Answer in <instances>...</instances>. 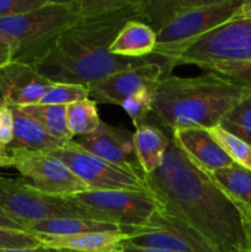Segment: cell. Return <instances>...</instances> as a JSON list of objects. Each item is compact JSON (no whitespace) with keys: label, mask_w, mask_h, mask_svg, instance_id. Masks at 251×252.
<instances>
[{"label":"cell","mask_w":251,"mask_h":252,"mask_svg":"<svg viewBox=\"0 0 251 252\" xmlns=\"http://www.w3.org/2000/svg\"><path fill=\"white\" fill-rule=\"evenodd\" d=\"M171 134L187 158L207 174L235 164L204 128L175 129Z\"/></svg>","instance_id":"obj_15"},{"label":"cell","mask_w":251,"mask_h":252,"mask_svg":"<svg viewBox=\"0 0 251 252\" xmlns=\"http://www.w3.org/2000/svg\"><path fill=\"white\" fill-rule=\"evenodd\" d=\"M127 240L138 246L170 252H218L196 230L160 208L145 225L126 230Z\"/></svg>","instance_id":"obj_11"},{"label":"cell","mask_w":251,"mask_h":252,"mask_svg":"<svg viewBox=\"0 0 251 252\" xmlns=\"http://www.w3.org/2000/svg\"><path fill=\"white\" fill-rule=\"evenodd\" d=\"M80 19H93L122 11L137 0H78Z\"/></svg>","instance_id":"obj_28"},{"label":"cell","mask_w":251,"mask_h":252,"mask_svg":"<svg viewBox=\"0 0 251 252\" xmlns=\"http://www.w3.org/2000/svg\"><path fill=\"white\" fill-rule=\"evenodd\" d=\"M251 97V86L214 71L198 76L161 78L152 112L170 130L218 126L239 103Z\"/></svg>","instance_id":"obj_3"},{"label":"cell","mask_w":251,"mask_h":252,"mask_svg":"<svg viewBox=\"0 0 251 252\" xmlns=\"http://www.w3.org/2000/svg\"><path fill=\"white\" fill-rule=\"evenodd\" d=\"M66 122L74 137L95 132L101 123L95 101L85 98L66 106Z\"/></svg>","instance_id":"obj_23"},{"label":"cell","mask_w":251,"mask_h":252,"mask_svg":"<svg viewBox=\"0 0 251 252\" xmlns=\"http://www.w3.org/2000/svg\"><path fill=\"white\" fill-rule=\"evenodd\" d=\"M80 20L78 0L49 2L29 14L0 20V30L17 39L14 61L36 66L46 58L62 34Z\"/></svg>","instance_id":"obj_5"},{"label":"cell","mask_w":251,"mask_h":252,"mask_svg":"<svg viewBox=\"0 0 251 252\" xmlns=\"http://www.w3.org/2000/svg\"><path fill=\"white\" fill-rule=\"evenodd\" d=\"M81 148L110 164L143 177L134 148V134L120 127H113L101 121L91 134L81 135L76 140Z\"/></svg>","instance_id":"obj_13"},{"label":"cell","mask_w":251,"mask_h":252,"mask_svg":"<svg viewBox=\"0 0 251 252\" xmlns=\"http://www.w3.org/2000/svg\"><path fill=\"white\" fill-rule=\"evenodd\" d=\"M0 229H6V230H15V231H24L27 233L26 229L21 225L20 223H17L16 220L11 218L9 214L5 211H2L0 208Z\"/></svg>","instance_id":"obj_34"},{"label":"cell","mask_w":251,"mask_h":252,"mask_svg":"<svg viewBox=\"0 0 251 252\" xmlns=\"http://www.w3.org/2000/svg\"><path fill=\"white\" fill-rule=\"evenodd\" d=\"M43 246L74 252H120L127 239L123 231L86 233L71 236H37Z\"/></svg>","instance_id":"obj_17"},{"label":"cell","mask_w":251,"mask_h":252,"mask_svg":"<svg viewBox=\"0 0 251 252\" xmlns=\"http://www.w3.org/2000/svg\"><path fill=\"white\" fill-rule=\"evenodd\" d=\"M14 139V116L11 107L0 102V144L7 145Z\"/></svg>","instance_id":"obj_32"},{"label":"cell","mask_w":251,"mask_h":252,"mask_svg":"<svg viewBox=\"0 0 251 252\" xmlns=\"http://www.w3.org/2000/svg\"><path fill=\"white\" fill-rule=\"evenodd\" d=\"M143 180L165 212L191 226L217 251L249 252L238 207L187 158L172 134L162 164Z\"/></svg>","instance_id":"obj_1"},{"label":"cell","mask_w":251,"mask_h":252,"mask_svg":"<svg viewBox=\"0 0 251 252\" xmlns=\"http://www.w3.org/2000/svg\"><path fill=\"white\" fill-rule=\"evenodd\" d=\"M165 75L161 61H153L143 65L117 71L89 84L86 88L95 102L122 105L123 101L143 89H157Z\"/></svg>","instance_id":"obj_12"},{"label":"cell","mask_w":251,"mask_h":252,"mask_svg":"<svg viewBox=\"0 0 251 252\" xmlns=\"http://www.w3.org/2000/svg\"><path fill=\"white\" fill-rule=\"evenodd\" d=\"M209 177L238 207L239 212H251V171L233 164L209 172Z\"/></svg>","instance_id":"obj_21"},{"label":"cell","mask_w":251,"mask_h":252,"mask_svg":"<svg viewBox=\"0 0 251 252\" xmlns=\"http://www.w3.org/2000/svg\"><path fill=\"white\" fill-rule=\"evenodd\" d=\"M90 96V91L86 86L78 84L53 83L51 88L46 91L41 102L43 105H59L68 106L70 103L85 100Z\"/></svg>","instance_id":"obj_26"},{"label":"cell","mask_w":251,"mask_h":252,"mask_svg":"<svg viewBox=\"0 0 251 252\" xmlns=\"http://www.w3.org/2000/svg\"><path fill=\"white\" fill-rule=\"evenodd\" d=\"M238 17H246V19H251V0H244Z\"/></svg>","instance_id":"obj_39"},{"label":"cell","mask_w":251,"mask_h":252,"mask_svg":"<svg viewBox=\"0 0 251 252\" xmlns=\"http://www.w3.org/2000/svg\"><path fill=\"white\" fill-rule=\"evenodd\" d=\"M134 133V148L143 174H152L160 167L170 144V135L155 126L142 123Z\"/></svg>","instance_id":"obj_18"},{"label":"cell","mask_w":251,"mask_h":252,"mask_svg":"<svg viewBox=\"0 0 251 252\" xmlns=\"http://www.w3.org/2000/svg\"><path fill=\"white\" fill-rule=\"evenodd\" d=\"M20 108L52 137L65 142L73 140L74 135L66 122V106L34 103Z\"/></svg>","instance_id":"obj_22"},{"label":"cell","mask_w":251,"mask_h":252,"mask_svg":"<svg viewBox=\"0 0 251 252\" xmlns=\"http://www.w3.org/2000/svg\"><path fill=\"white\" fill-rule=\"evenodd\" d=\"M80 206L100 217L102 223L123 229L140 228L161 208L149 189H118V191H84L69 196Z\"/></svg>","instance_id":"obj_8"},{"label":"cell","mask_w":251,"mask_h":252,"mask_svg":"<svg viewBox=\"0 0 251 252\" xmlns=\"http://www.w3.org/2000/svg\"><path fill=\"white\" fill-rule=\"evenodd\" d=\"M208 133L219 147L225 152V154L233 160L235 164L245 167L251 171V145L244 142L236 135L231 134L228 130L221 128L220 126H214L208 128Z\"/></svg>","instance_id":"obj_24"},{"label":"cell","mask_w":251,"mask_h":252,"mask_svg":"<svg viewBox=\"0 0 251 252\" xmlns=\"http://www.w3.org/2000/svg\"><path fill=\"white\" fill-rule=\"evenodd\" d=\"M14 116V139L7 145V150H29V152L51 153L61 149L68 142L57 139L46 132L37 122L20 107L10 106Z\"/></svg>","instance_id":"obj_16"},{"label":"cell","mask_w":251,"mask_h":252,"mask_svg":"<svg viewBox=\"0 0 251 252\" xmlns=\"http://www.w3.org/2000/svg\"><path fill=\"white\" fill-rule=\"evenodd\" d=\"M157 89H143L135 93L134 95L126 98L121 105V107L128 113L135 127L144 123L147 116L152 112L153 100H154Z\"/></svg>","instance_id":"obj_27"},{"label":"cell","mask_w":251,"mask_h":252,"mask_svg":"<svg viewBox=\"0 0 251 252\" xmlns=\"http://www.w3.org/2000/svg\"><path fill=\"white\" fill-rule=\"evenodd\" d=\"M102 231H123V229L113 224L83 218L43 219L27 225V233L36 236H71L86 233H102Z\"/></svg>","instance_id":"obj_20"},{"label":"cell","mask_w":251,"mask_h":252,"mask_svg":"<svg viewBox=\"0 0 251 252\" xmlns=\"http://www.w3.org/2000/svg\"><path fill=\"white\" fill-rule=\"evenodd\" d=\"M51 154L62 160L90 191L147 189L143 177L86 152L75 140H70Z\"/></svg>","instance_id":"obj_9"},{"label":"cell","mask_w":251,"mask_h":252,"mask_svg":"<svg viewBox=\"0 0 251 252\" xmlns=\"http://www.w3.org/2000/svg\"><path fill=\"white\" fill-rule=\"evenodd\" d=\"M49 0H0V20L29 14L47 5Z\"/></svg>","instance_id":"obj_31"},{"label":"cell","mask_w":251,"mask_h":252,"mask_svg":"<svg viewBox=\"0 0 251 252\" xmlns=\"http://www.w3.org/2000/svg\"><path fill=\"white\" fill-rule=\"evenodd\" d=\"M140 0L132 6L101 17L80 19L66 30L51 53L34 68L53 83L89 84L117 71L157 61L153 56L128 58L111 53L110 47L129 20H139Z\"/></svg>","instance_id":"obj_2"},{"label":"cell","mask_w":251,"mask_h":252,"mask_svg":"<svg viewBox=\"0 0 251 252\" xmlns=\"http://www.w3.org/2000/svg\"><path fill=\"white\" fill-rule=\"evenodd\" d=\"M39 245L41 241L33 234L0 229V249H31Z\"/></svg>","instance_id":"obj_30"},{"label":"cell","mask_w":251,"mask_h":252,"mask_svg":"<svg viewBox=\"0 0 251 252\" xmlns=\"http://www.w3.org/2000/svg\"><path fill=\"white\" fill-rule=\"evenodd\" d=\"M160 58L165 75L182 64L198 68L217 62H251V19L235 17L191 41L153 54Z\"/></svg>","instance_id":"obj_6"},{"label":"cell","mask_w":251,"mask_h":252,"mask_svg":"<svg viewBox=\"0 0 251 252\" xmlns=\"http://www.w3.org/2000/svg\"><path fill=\"white\" fill-rule=\"evenodd\" d=\"M219 126L251 145V97L231 110Z\"/></svg>","instance_id":"obj_25"},{"label":"cell","mask_w":251,"mask_h":252,"mask_svg":"<svg viewBox=\"0 0 251 252\" xmlns=\"http://www.w3.org/2000/svg\"><path fill=\"white\" fill-rule=\"evenodd\" d=\"M0 252H74L69 250H61V249H52L47 246L39 245L37 248L31 249H0Z\"/></svg>","instance_id":"obj_36"},{"label":"cell","mask_w":251,"mask_h":252,"mask_svg":"<svg viewBox=\"0 0 251 252\" xmlns=\"http://www.w3.org/2000/svg\"><path fill=\"white\" fill-rule=\"evenodd\" d=\"M0 208L27 231L33 221L52 218H83L101 221L100 217L69 196H53L34 189L22 180L0 176ZM102 223V221H101Z\"/></svg>","instance_id":"obj_7"},{"label":"cell","mask_w":251,"mask_h":252,"mask_svg":"<svg viewBox=\"0 0 251 252\" xmlns=\"http://www.w3.org/2000/svg\"><path fill=\"white\" fill-rule=\"evenodd\" d=\"M14 165V160H12L11 153L7 150L5 145L0 144V167H7Z\"/></svg>","instance_id":"obj_38"},{"label":"cell","mask_w":251,"mask_h":252,"mask_svg":"<svg viewBox=\"0 0 251 252\" xmlns=\"http://www.w3.org/2000/svg\"><path fill=\"white\" fill-rule=\"evenodd\" d=\"M243 2L244 0H140L139 21L157 34L154 54L235 19Z\"/></svg>","instance_id":"obj_4"},{"label":"cell","mask_w":251,"mask_h":252,"mask_svg":"<svg viewBox=\"0 0 251 252\" xmlns=\"http://www.w3.org/2000/svg\"><path fill=\"white\" fill-rule=\"evenodd\" d=\"M12 166L34 189L53 196H73L88 191V186L51 153L12 150Z\"/></svg>","instance_id":"obj_10"},{"label":"cell","mask_w":251,"mask_h":252,"mask_svg":"<svg viewBox=\"0 0 251 252\" xmlns=\"http://www.w3.org/2000/svg\"><path fill=\"white\" fill-rule=\"evenodd\" d=\"M120 252H170L166 250H160V249H154V248H145V246H138L134 244L129 243V241L126 239L123 241L122 246H121Z\"/></svg>","instance_id":"obj_35"},{"label":"cell","mask_w":251,"mask_h":252,"mask_svg":"<svg viewBox=\"0 0 251 252\" xmlns=\"http://www.w3.org/2000/svg\"><path fill=\"white\" fill-rule=\"evenodd\" d=\"M17 47V39L7 32L0 30V68L14 61Z\"/></svg>","instance_id":"obj_33"},{"label":"cell","mask_w":251,"mask_h":252,"mask_svg":"<svg viewBox=\"0 0 251 252\" xmlns=\"http://www.w3.org/2000/svg\"><path fill=\"white\" fill-rule=\"evenodd\" d=\"M241 217H243V224L244 229H245L246 241H248L249 252H251V212H240Z\"/></svg>","instance_id":"obj_37"},{"label":"cell","mask_w":251,"mask_h":252,"mask_svg":"<svg viewBox=\"0 0 251 252\" xmlns=\"http://www.w3.org/2000/svg\"><path fill=\"white\" fill-rule=\"evenodd\" d=\"M206 71H214L233 80L251 86V62H217L201 66Z\"/></svg>","instance_id":"obj_29"},{"label":"cell","mask_w":251,"mask_h":252,"mask_svg":"<svg viewBox=\"0 0 251 252\" xmlns=\"http://www.w3.org/2000/svg\"><path fill=\"white\" fill-rule=\"evenodd\" d=\"M157 47L155 32L139 20H129L110 47L111 53L128 58H145L152 56Z\"/></svg>","instance_id":"obj_19"},{"label":"cell","mask_w":251,"mask_h":252,"mask_svg":"<svg viewBox=\"0 0 251 252\" xmlns=\"http://www.w3.org/2000/svg\"><path fill=\"white\" fill-rule=\"evenodd\" d=\"M52 84L34 66L12 61L0 68V102L15 107L39 103Z\"/></svg>","instance_id":"obj_14"}]
</instances>
